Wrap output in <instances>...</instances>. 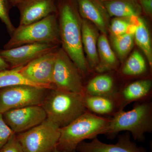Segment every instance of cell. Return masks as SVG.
I'll use <instances>...</instances> for the list:
<instances>
[{
  "mask_svg": "<svg viewBox=\"0 0 152 152\" xmlns=\"http://www.w3.org/2000/svg\"><path fill=\"white\" fill-rule=\"evenodd\" d=\"M57 18L62 48L81 74L88 73L89 68L82 41V18L75 0H57Z\"/></svg>",
  "mask_w": 152,
  "mask_h": 152,
  "instance_id": "obj_1",
  "label": "cell"
},
{
  "mask_svg": "<svg viewBox=\"0 0 152 152\" xmlns=\"http://www.w3.org/2000/svg\"><path fill=\"white\" fill-rule=\"evenodd\" d=\"M152 131V105L151 102L137 104L130 110H120L113 115L102 134L113 138L122 131L131 133L134 140L143 142L145 134Z\"/></svg>",
  "mask_w": 152,
  "mask_h": 152,
  "instance_id": "obj_2",
  "label": "cell"
},
{
  "mask_svg": "<svg viewBox=\"0 0 152 152\" xmlns=\"http://www.w3.org/2000/svg\"><path fill=\"white\" fill-rule=\"evenodd\" d=\"M42 106L47 118L64 127L88 110L84 94L54 88L49 90Z\"/></svg>",
  "mask_w": 152,
  "mask_h": 152,
  "instance_id": "obj_3",
  "label": "cell"
},
{
  "mask_svg": "<svg viewBox=\"0 0 152 152\" xmlns=\"http://www.w3.org/2000/svg\"><path fill=\"white\" fill-rule=\"evenodd\" d=\"M110 119L87 110L70 124L61 128L60 138L56 149L68 152L76 151L80 143L102 134Z\"/></svg>",
  "mask_w": 152,
  "mask_h": 152,
  "instance_id": "obj_4",
  "label": "cell"
},
{
  "mask_svg": "<svg viewBox=\"0 0 152 152\" xmlns=\"http://www.w3.org/2000/svg\"><path fill=\"white\" fill-rule=\"evenodd\" d=\"M4 49L12 48L27 44L61 43L57 14L30 24L16 28Z\"/></svg>",
  "mask_w": 152,
  "mask_h": 152,
  "instance_id": "obj_5",
  "label": "cell"
},
{
  "mask_svg": "<svg viewBox=\"0 0 152 152\" xmlns=\"http://www.w3.org/2000/svg\"><path fill=\"white\" fill-rule=\"evenodd\" d=\"M61 128L47 118L17 136L24 152H53L59 139Z\"/></svg>",
  "mask_w": 152,
  "mask_h": 152,
  "instance_id": "obj_6",
  "label": "cell"
},
{
  "mask_svg": "<svg viewBox=\"0 0 152 152\" xmlns=\"http://www.w3.org/2000/svg\"><path fill=\"white\" fill-rule=\"evenodd\" d=\"M49 90L27 85L2 88L0 89V113L27 106L42 105Z\"/></svg>",
  "mask_w": 152,
  "mask_h": 152,
  "instance_id": "obj_7",
  "label": "cell"
},
{
  "mask_svg": "<svg viewBox=\"0 0 152 152\" xmlns=\"http://www.w3.org/2000/svg\"><path fill=\"white\" fill-rule=\"evenodd\" d=\"M81 74L64 50L57 49L53 77L54 88L84 94Z\"/></svg>",
  "mask_w": 152,
  "mask_h": 152,
  "instance_id": "obj_8",
  "label": "cell"
},
{
  "mask_svg": "<svg viewBox=\"0 0 152 152\" xmlns=\"http://www.w3.org/2000/svg\"><path fill=\"white\" fill-rule=\"evenodd\" d=\"M57 49L19 67V72L26 79L39 87L48 89H54L53 77Z\"/></svg>",
  "mask_w": 152,
  "mask_h": 152,
  "instance_id": "obj_9",
  "label": "cell"
},
{
  "mask_svg": "<svg viewBox=\"0 0 152 152\" xmlns=\"http://www.w3.org/2000/svg\"><path fill=\"white\" fill-rule=\"evenodd\" d=\"M7 124L15 134L23 132L34 127L47 118L42 105H33L12 109L2 114Z\"/></svg>",
  "mask_w": 152,
  "mask_h": 152,
  "instance_id": "obj_10",
  "label": "cell"
},
{
  "mask_svg": "<svg viewBox=\"0 0 152 152\" xmlns=\"http://www.w3.org/2000/svg\"><path fill=\"white\" fill-rule=\"evenodd\" d=\"M58 47L52 44H27L0 50V56L8 64L10 69H15L26 65L42 55L56 50Z\"/></svg>",
  "mask_w": 152,
  "mask_h": 152,
  "instance_id": "obj_11",
  "label": "cell"
},
{
  "mask_svg": "<svg viewBox=\"0 0 152 152\" xmlns=\"http://www.w3.org/2000/svg\"><path fill=\"white\" fill-rule=\"evenodd\" d=\"M15 7L20 12L19 26L38 21L58 11L57 0H21Z\"/></svg>",
  "mask_w": 152,
  "mask_h": 152,
  "instance_id": "obj_12",
  "label": "cell"
},
{
  "mask_svg": "<svg viewBox=\"0 0 152 152\" xmlns=\"http://www.w3.org/2000/svg\"><path fill=\"white\" fill-rule=\"evenodd\" d=\"M129 132H127L119 136L115 144H106L95 137L91 141L81 142L77 147L78 152H148L142 147H138L131 140Z\"/></svg>",
  "mask_w": 152,
  "mask_h": 152,
  "instance_id": "obj_13",
  "label": "cell"
},
{
  "mask_svg": "<svg viewBox=\"0 0 152 152\" xmlns=\"http://www.w3.org/2000/svg\"><path fill=\"white\" fill-rule=\"evenodd\" d=\"M82 18L91 23L102 34L109 30L110 16L102 2L99 0H75Z\"/></svg>",
  "mask_w": 152,
  "mask_h": 152,
  "instance_id": "obj_14",
  "label": "cell"
},
{
  "mask_svg": "<svg viewBox=\"0 0 152 152\" xmlns=\"http://www.w3.org/2000/svg\"><path fill=\"white\" fill-rule=\"evenodd\" d=\"M98 29L91 23L82 18V41L89 69H95L99 62L97 50Z\"/></svg>",
  "mask_w": 152,
  "mask_h": 152,
  "instance_id": "obj_15",
  "label": "cell"
},
{
  "mask_svg": "<svg viewBox=\"0 0 152 152\" xmlns=\"http://www.w3.org/2000/svg\"><path fill=\"white\" fill-rule=\"evenodd\" d=\"M102 3L110 17L124 18L132 21L141 14L139 0H106Z\"/></svg>",
  "mask_w": 152,
  "mask_h": 152,
  "instance_id": "obj_16",
  "label": "cell"
},
{
  "mask_svg": "<svg viewBox=\"0 0 152 152\" xmlns=\"http://www.w3.org/2000/svg\"><path fill=\"white\" fill-rule=\"evenodd\" d=\"M152 86V81L150 80H140L128 85L118 95L120 110H123L132 102L146 98L151 93Z\"/></svg>",
  "mask_w": 152,
  "mask_h": 152,
  "instance_id": "obj_17",
  "label": "cell"
},
{
  "mask_svg": "<svg viewBox=\"0 0 152 152\" xmlns=\"http://www.w3.org/2000/svg\"><path fill=\"white\" fill-rule=\"evenodd\" d=\"M84 94L108 97L118 101L119 94L115 90L113 78L109 75L102 74L89 82L84 88Z\"/></svg>",
  "mask_w": 152,
  "mask_h": 152,
  "instance_id": "obj_18",
  "label": "cell"
},
{
  "mask_svg": "<svg viewBox=\"0 0 152 152\" xmlns=\"http://www.w3.org/2000/svg\"><path fill=\"white\" fill-rule=\"evenodd\" d=\"M84 99L88 110L96 114L113 115L120 110L118 102L113 98L84 94Z\"/></svg>",
  "mask_w": 152,
  "mask_h": 152,
  "instance_id": "obj_19",
  "label": "cell"
},
{
  "mask_svg": "<svg viewBox=\"0 0 152 152\" xmlns=\"http://www.w3.org/2000/svg\"><path fill=\"white\" fill-rule=\"evenodd\" d=\"M99 62L95 69L99 73L111 70L116 67V57L110 46L106 35L99 36L97 42Z\"/></svg>",
  "mask_w": 152,
  "mask_h": 152,
  "instance_id": "obj_20",
  "label": "cell"
},
{
  "mask_svg": "<svg viewBox=\"0 0 152 152\" xmlns=\"http://www.w3.org/2000/svg\"><path fill=\"white\" fill-rule=\"evenodd\" d=\"M137 30L134 39L146 57L150 67L152 66V47L149 31L143 19L139 17L136 20Z\"/></svg>",
  "mask_w": 152,
  "mask_h": 152,
  "instance_id": "obj_21",
  "label": "cell"
},
{
  "mask_svg": "<svg viewBox=\"0 0 152 152\" xmlns=\"http://www.w3.org/2000/svg\"><path fill=\"white\" fill-rule=\"evenodd\" d=\"M147 70L145 61L138 51L133 52L123 66L122 72L127 76L140 75L145 72Z\"/></svg>",
  "mask_w": 152,
  "mask_h": 152,
  "instance_id": "obj_22",
  "label": "cell"
},
{
  "mask_svg": "<svg viewBox=\"0 0 152 152\" xmlns=\"http://www.w3.org/2000/svg\"><path fill=\"white\" fill-rule=\"evenodd\" d=\"M18 85L40 87L26 79L19 72V68L0 71V89Z\"/></svg>",
  "mask_w": 152,
  "mask_h": 152,
  "instance_id": "obj_23",
  "label": "cell"
},
{
  "mask_svg": "<svg viewBox=\"0 0 152 152\" xmlns=\"http://www.w3.org/2000/svg\"><path fill=\"white\" fill-rule=\"evenodd\" d=\"M134 35L126 33L122 35L112 37L114 49L121 58H124L129 53L134 46Z\"/></svg>",
  "mask_w": 152,
  "mask_h": 152,
  "instance_id": "obj_24",
  "label": "cell"
},
{
  "mask_svg": "<svg viewBox=\"0 0 152 152\" xmlns=\"http://www.w3.org/2000/svg\"><path fill=\"white\" fill-rule=\"evenodd\" d=\"M12 7L10 0H0V20L5 25L10 35L16 28L11 21L10 16V12Z\"/></svg>",
  "mask_w": 152,
  "mask_h": 152,
  "instance_id": "obj_25",
  "label": "cell"
},
{
  "mask_svg": "<svg viewBox=\"0 0 152 152\" xmlns=\"http://www.w3.org/2000/svg\"><path fill=\"white\" fill-rule=\"evenodd\" d=\"M131 23L129 19L124 18H115L113 19L109 27L112 37L122 35L127 33Z\"/></svg>",
  "mask_w": 152,
  "mask_h": 152,
  "instance_id": "obj_26",
  "label": "cell"
},
{
  "mask_svg": "<svg viewBox=\"0 0 152 152\" xmlns=\"http://www.w3.org/2000/svg\"><path fill=\"white\" fill-rule=\"evenodd\" d=\"M14 134L15 133L4 121L2 114L0 113V149Z\"/></svg>",
  "mask_w": 152,
  "mask_h": 152,
  "instance_id": "obj_27",
  "label": "cell"
},
{
  "mask_svg": "<svg viewBox=\"0 0 152 152\" xmlns=\"http://www.w3.org/2000/svg\"><path fill=\"white\" fill-rule=\"evenodd\" d=\"M0 152H24L15 134L12 136L0 149Z\"/></svg>",
  "mask_w": 152,
  "mask_h": 152,
  "instance_id": "obj_28",
  "label": "cell"
},
{
  "mask_svg": "<svg viewBox=\"0 0 152 152\" xmlns=\"http://www.w3.org/2000/svg\"><path fill=\"white\" fill-rule=\"evenodd\" d=\"M142 10H143L147 15L151 17L152 15V0H139Z\"/></svg>",
  "mask_w": 152,
  "mask_h": 152,
  "instance_id": "obj_29",
  "label": "cell"
},
{
  "mask_svg": "<svg viewBox=\"0 0 152 152\" xmlns=\"http://www.w3.org/2000/svg\"><path fill=\"white\" fill-rule=\"evenodd\" d=\"M10 66L0 56V71L10 69Z\"/></svg>",
  "mask_w": 152,
  "mask_h": 152,
  "instance_id": "obj_30",
  "label": "cell"
},
{
  "mask_svg": "<svg viewBox=\"0 0 152 152\" xmlns=\"http://www.w3.org/2000/svg\"><path fill=\"white\" fill-rule=\"evenodd\" d=\"M10 1L12 7H15L17 4L21 0H10Z\"/></svg>",
  "mask_w": 152,
  "mask_h": 152,
  "instance_id": "obj_31",
  "label": "cell"
},
{
  "mask_svg": "<svg viewBox=\"0 0 152 152\" xmlns=\"http://www.w3.org/2000/svg\"><path fill=\"white\" fill-rule=\"evenodd\" d=\"M53 152H66V151H59V150H58L56 149H55L53 151ZM71 152H77L76 151H74Z\"/></svg>",
  "mask_w": 152,
  "mask_h": 152,
  "instance_id": "obj_32",
  "label": "cell"
},
{
  "mask_svg": "<svg viewBox=\"0 0 152 152\" xmlns=\"http://www.w3.org/2000/svg\"><path fill=\"white\" fill-rule=\"evenodd\" d=\"M99 1H100L103 2H104V1H106V0H99Z\"/></svg>",
  "mask_w": 152,
  "mask_h": 152,
  "instance_id": "obj_33",
  "label": "cell"
}]
</instances>
